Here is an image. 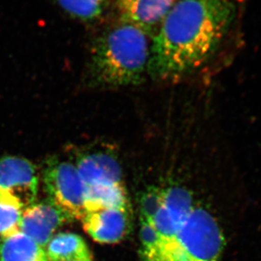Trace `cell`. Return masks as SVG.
<instances>
[{"label": "cell", "instance_id": "cell-16", "mask_svg": "<svg viewBox=\"0 0 261 261\" xmlns=\"http://www.w3.org/2000/svg\"><path fill=\"white\" fill-rule=\"evenodd\" d=\"M22 211L0 203V236L5 237L20 231Z\"/></svg>", "mask_w": 261, "mask_h": 261}, {"label": "cell", "instance_id": "cell-5", "mask_svg": "<svg viewBox=\"0 0 261 261\" xmlns=\"http://www.w3.org/2000/svg\"><path fill=\"white\" fill-rule=\"evenodd\" d=\"M38 192V176L30 161L13 156L0 161V203L23 212L34 204Z\"/></svg>", "mask_w": 261, "mask_h": 261}, {"label": "cell", "instance_id": "cell-7", "mask_svg": "<svg viewBox=\"0 0 261 261\" xmlns=\"http://www.w3.org/2000/svg\"><path fill=\"white\" fill-rule=\"evenodd\" d=\"M82 221L84 230L94 241L100 244H116L130 231V206L86 212Z\"/></svg>", "mask_w": 261, "mask_h": 261}, {"label": "cell", "instance_id": "cell-6", "mask_svg": "<svg viewBox=\"0 0 261 261\" xmlns=\"http://www.w3.org/2000/svg\"><path fill=\"white\" fill-rule=\"evenodd\" d=\"M196 204L191 192L184 187L163 189L162 204L151 223L161 242L168 241L173 238Z\"/></svg>", "mask_w": 261, "mask_h": 261}, {"label": "cell", "instance_id": "cell-4", "mask_svg": "<svg viewBox=\"0 0 261 261\" xmlns=\"http://www.w3.org/2000/svg\"><path fill=\"white\" fill-rule=\"evenodd\" d=\"M43 181L52 204L70 220H83L86 214V185L76 167L67 162L50 164L44 171Z\"/></svg>", "mask_w": 261, "mask_h": 261}, {"label": "cell", "instance_id": "cell-9", "mask_svg": "<svg viewBox=\"0 0 261 261\" xmlns=\"http://www.w3.org/2000/svg\"><path fill=\"white\" fill-rule=\"evenodd\" d=\"M175 0H118L121 20L139 28L146 35L155 34Z\"/></svg>", "mask_w": 261, "mask_h": 261}, {"label": "cell", "instance_id": "cell-1", "mask_svg": "<svg viewBox=\"0 0 261 261\" xmlns=\"http://www.w3.org/2000/svg\"><path fill=\"white\" fill-rule=\"evenodd\" d=\"M237 12V0H179L155 33L149 73L171 80L202 67L218 50Z\"/></svg>", "mask_w": 261, "mask_h": 261}, {"label": "cell", "instance_id": "cell-13", "mask_svg": "<svg viewBox=\"0 0 261 261\" xmlns=\"http://www.w3.org/2000/svg\"><path fill=\"white\" fill-rule=\"evenodd\" d=\"M129 206L123 184H98L86 187V212Z\"/></svg>", "mask_w": 261, "mask_h": 261}, {"label": "cell", "instance_id": "cell-12", "mask_svg": "<svg viewBox=\"0 0 261 261\" xmlns=\"http://www.w3.org/2000/svg\"><path fill=\"white\" fill-rule=\"evenodd\" d=\"M48 261H76L92 259L85 241L79 235L62 232L54 236L46 246Z\"/></svg>", "mask_w": 261, "mask_h": 261}, {"label": "cell", "instance_id": "cell-14", "mask_svg": "<svg viewBox=\"0 0 261 261\" xmlns=\"http://www.w3.org/2000/svg\"><path fill=\"white\" fill-rule=\"evenodd\" d=\"M61 7L74 17L90 20L100 15L105 0H57Z\"/></svg>", "mask_w": 261, "mask_h": 261}, {"label": "cell", "instance_id": "cell-10", "mask_svg": "<svg viewBox=\"0 0 261 261\" xmlns=\"http://www.w3.org/2000/svg\"><path fill=\"white\" fill-rule=\"evenodd\" d=\"M86 187L98 184H120L121 169L116 159L103 153L81 156L76 166Z\"/></svg>", "mask_w": 261, "mask_h": 261}, {"label": "cell", "instance_id": "cell-8", "mask_svg": "<svg viewBox=\"0 0 261 261\" xmlns=\"http://www.w3.org/2000/svg\"><path fill=\"white\" fill-rule=\"evenodd\" d=\"M69 220L50 202L37 203L23 211L20 231L44 249L56 230Z\"/></svg>", "mask_w": 261, "mask_h": 261}, {"label": "cell", "instance_id": "cell-2", "mask_svg": "<svg viewBox=\"0 0 261 261\" xmlns=\"http://www.w3.org/2000/svg\"><path fill=\"white\" fill-rule=\"evenodd\" d=\"M148 35L121 21L96 39L91 49L89 71L96 83L108 87L137 84L148 70Z\"/></svg>", "mask_w": 261, "mask_h": 261}, {"label": "cell", "instance_id": "cell-17", "mask_svg": "<svg viewBox=\"0 0 261 261\" xmlns=\"http://www.w3.org/2000/svg\"><path fill=\"white\" fill-rule=\"evenodd\" d=\"M76 261H93V260H92V259H83V260H76Z\"/></svg>", "mask_w": 261, "mask_h": 261}, {"label": "cell", "instance_id": "cell-3", "mask_svg": "<svg viewBox=\"0 0 261 261\" xmlns=\"http://www.w3.org/2000/svg\"><path fill=\"white\" fill-rule=\"evenodd\" d=\"M223 230L207 208L196 204L172 239L143 261H219L225 249Z\"/></svg>", "mask_w": 261, "mask_h": 261}, {"label": "cell", "instance_id": "cell-15", "mask_svg": "<svg viewBox=\"0 0 261 261\" xmlns=\"http://www.w3.org/2000/svg\"><path fill=\"white\" fill-rule=\"evenodd\" d=\"M163 189L149 187L143 192L139 201L141 220L152 223L154 216L162 204Z\"/></svg>", "mask_w": 261, "mask_h": 261}, {"label": "cell", "instance_id": "cell-11", "mask_svg": "<svg viewBox=\"0 0 261 261\" xmlns=\"http://www.w3.org/2000/svg\"><path fill=\"white\" fill-rule=\"evenodd\" d=\"M0 261H48L45 251L18 231L0 240Z\"/></svg>", "mask_w": 261, "mask_h": 261}]
</instances>
